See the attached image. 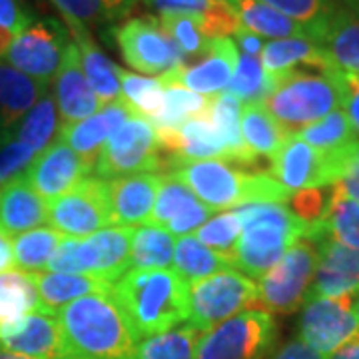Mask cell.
<instances>
[{
	"mask_svg": "<svg viewBox=\"0 0 359 359\" xmlns=\"http://www.w3.org/2000/svg\"><path fill=\"white\" fill-rule=\"evenodd\" d=\"M212 214L214 210L208 208L176 174H162L150 224L184 238L200 230Z\"/></svg>",
	"mask_w": 359,
	"mask_h": 359,
	"instance_id": "obj_18",
	"label": "cell"
},
{
	"mask_svg": "<svg viewBox=\"0 0 359 359\" xmlns=\"http://www.w3.org/2000/svg\"><path fill=\"white\" fill-rule=\"evenodd\" d=\"M158 20H160L162 28L166 30L168 36L174 40V44L178 46L180 52L186 56V65H188V56H200L202 58L208 52V46L212 40L205 39L202 28L194 18L186 16V14L170 13L160 14Z\"/></svg>",
	"mask_w": 359,
	"mask_h": 359,
	"instance_id": "obj_47",
	"label": "cell"
},
{
	"mask_svg": "<svg viewBox=\"0 0 359 359\" xmlns=\"http://www.w3.org/2000/svg\"><path fill=\"white\" fill-rule=\"evenodd\" d=\"M60 13L65 25H80L84 28H98L110 22L104 0H50Z\"/></svg>",
	"mask_w": 359,
	"mask_h": 359,
	"instance_id": "obj_49",
	"label": "cell"
},
{
	"mask_svg": "<svg viewBox=\"0 0 359 359\" xmlns=\"http://www.w3.org/2000/svg\"><path fill=\"white\" fill-rule=\"evenodd\" d=\"M60 359H134L138 337L110 294L80 297L56 311Z\"/></svg>",
	"mask_w": 359,
	"mask_h": 359,
	"instance_id": "obj_1",
	"label": "cell"
},
{
	"mask_svg": "<svg viewBox=\"0 0 359 359\" xmlns=\"http://www.w3.org/2000/svg\"><path fill=\"white\" fill-rule=\"evenodd\" d=\"M242 140H244L248 152L252 156H264V158H273L280 150L283 140L290 136L285 130L269 116L264 108V104H245L242 108Z\"/></svg>",
	"mask_w": 359,
	"mask_h": 359,
	"instance_id": "obj_34",
	"label": "cell"
},
{
	"mask_svg": "<svg viewBox=\"0 0 359 359\" xmlns=\"http://www.w3.org/2000/svg\"><path fill=\"white\" fill-rule=\"evenodd\" d=\"M14 36H16V34H14L13 30H8V28L0 26V60L6 56V52H8V48H11Z\"/></svg>",
	"mask_w": 359,
	"mask_h": 359,
	"instance_id": "obj_59",
	"label": "cell"
},
{
	"mask_svg": "<svg viewBox=\"0 0 359 359\" xmlns=\"http://www.w3.org/2000/svg\"><path fill=\"white\" fill-rule=\"evenodd\" d=\"M172 170L208 208L230 210L248 204H285L287 192L268 170H248L224 160H172L166 158V174Z\"/></svg>",
	"mask_w": 359,
	"mask_h": 359,
	"instance_id": "obj_3",
	"label": "cell"
},
{
	"mask_svg": "<svg viewBox=\"0 0 359 359\" xmlns=\"http://www.w3.org/2000/svg\"><path fill=\"white\" fill-rule=\"evenodd\" d=\"M278 337V325L266 309H245L205 332L196 359H266Z\"/></svg>",
	"mask_w": 359,
	"mask_h": 359,
	"instance_id": "obj_9",
	"label": "cell"
},
{
	"mask_svg": "<svg viewBox=\"0 0 359 359\" xmlns=\"http://www.w3.org/2000/svg\"><path fill=\"white\" fill-rule=\"evenodd\" d=\"M276 84H278V80L266 72L259 58L240 54L236 72H233L226 92L236 96L244 106L245 104H264V100L273 92Z\"/></svg>",
	"mask_w": 359,
	"mask_h": 359,
	"instance_id": "obj_41",
	"label": "cell"
},
{
	"mask_svg": "<svg viewBox=\"0 0 359 359\" xmlns=\"http://www.w3.org/2000/svg\"><path fill=\"white\" fill-rule=\"evenodd\" d=\"M114 39L122 58L142 74H166L186 65V56L166 34L158 16H136L116 26Z\"/></svg>",
	"mask_w": 359,
	"mask_h": 359,
	"instance_id": "obj_12",
	"label": "cell"
},
{
	"mask_svg": "<svg viewBox=\"0 0 359 359\" xmlns=\"http://www.w3.org/2000/svg\"><path fill=\"white\" fill-rule=\"evenodd\" d=\"M210 96L196 94L180 84H164V106L160 114L152 118L158 134L178 132L188 120L208 114Z\"/></svg>",
	"mask_w": 359,
	"mask_h": 359,
	"instance_id": "obj_36",
	"label": "cell"
},
{
	"mask_svg": "<svg viewBox=\"0 0 359 359\" xmlns=\"http://www.w3.org/2000/svg\"><path fill=\"white\" fill-rule=\"evenodd\" d=\"M332 190L337 196H344V198L359 202V138L351 144L344 178L339 180L337 184H334Z\"/></svg>",
	"mask_w": 359,
	"mask_h": 359,
	"instance_id": "obj_53",
	"label": "cell"
},
{
	"mask_svg": "<svg viewBox=\"0 0 359 359\" xmlns=\"http://www.w3.org/2000/svg\"><path fill=\"white\" fill-rule=\"evenodd\" d=\"M240 236H242V219H240L238 210L222 212L216 218L208 219L204 226L196 231V238L205 248H210L218 256L226 257L228 262H231V266H233Z\"/></svg>",
	"mask_w": 359,
	"mask_h": 359,
	"instance_id": "obj_46",
	"label": "cell"
},
{
	"mask_svg": "<svg viewBox=\"0 0 359 359\" xmlns=\"http://www.w3.org/2000/svg\"><path fill=\"white\" fill-rule=\"evenodd\" d=\"M259 62L276 80L295 70L297 66L318 68L321 72L335 68L323 46L308 39L269 40L259 52Z\"/></svg>",
	"mask_w": 359,
	"mask_h": 359,
	"instance_id": "obj_28",
	"label": "cell"
},
{
	"mask_svg": "<svg viewBox=\"0 0 359 359\" xmlns=\"http://www.w3.org/2000/svg\"><path fill=\"white\" fill-rule=\"evenodd\" d=\"M353 295L341 297H308L299 320V337L321 358L358 339L359 327L353 313Z\"/></svg>",
	"mask_w": 359,
	"mask_h": 359,
	"instance_id": "obj_13",
	"label": "cell"
},
{
	"mask_svg": "<svg viewBox=\"0 0 359 359\" xmlns=\"http://www.w3.org/2000/svg\"><path fill=\"white\" fill-rule=\"evenodd\" d=\"M2 238H8V236H4V231L0 230V240H2Z\"/></svg>",
	"mask_w": 359,
	"mask_h": 359,
	"instance_id": "obj_63",
	"label": "cell"
},
{
	"mask_svg": "<svg viewBox=\"0 0 359 359\" xmlns=\"http://www.w3.org/2000/svg\"><path fill=\"white\" fill-rule=\"evenodd\" d=\"M162 174L146 172L108 182L110 224L118 228H132L150 224Z\"/></svg>",
	"mask_w": 359,
	"mask_h": 359,
	"instance_id": "obj_19",
	"label": "cell"
},
{
	"mask_svg": "<svg viewBox=\"0 0 359 359\" xmlns=\"http://www.w3.org/2000/svg\"><path fill=\"white\" fill-rule=\"evenodd\" d=\"M136 112L128 104L118 98L114 102L104 104L96 114H92L86 120H80L74 124H60V140L94 168V162L102 152L104 144Z\"/></svg>",
	"mask_w": 359,
	"mask_h": 359,
	"instance_id": "obj_21",
	"label": "cell"
},
{
	"mask_svg": "<svg viewBox=\"0 0 359 359\" xmlns=\"http://www.w3.org/2000/svg\"><path fill=\"white\" fill-rule=\"evenodd\" d=\"M70 40V32L60 20L40 18L14 36L4 58L26 76L50 82L60 68Z\"/></svg>",
	"mask_w": 359,
	"mask_h": 359,
	"instance_id": "obj_14",
	"label": "cell"
},
{
	"mask_svg": "<svg viewBox=\"0 0 359 359\" xmlns=\"http://www.w3.org/2000/svg\"><path fill=\"white\" fill-rule=\"evenodd\" d=\"M330 359H359V337L353 339V341H349L339 351H335Z\"/></svg>",
	"mask_w": 359,
	"mask_h": 359,
	"instance_id": "obj_58",
	"label": "cell"
},
{
	"mask_svg": "<svg viewBox=\"0 0 359 359\" xmlns=\"http://www.w3.org/2000/svg\"><path fill=\"white\" fill-rule=\"evenodd\" d=\"M36 156L39 154L30 146H26L13 134L0 138V188L25 176Z\"/></svg>",
	"mask_w": 359,
	"mask_h": 359,
	"instance_id": "obj_48",
	"label": "cell"
},
{
	"mask_svg": "<svg viewBox=\"0 0 359 359\" xmlns=\"http://www.w3.org/2000/svg\"><path fill=\"white\" fill-rule=\"evenodd\" d=\"M134 228L110 226L88 238L65 236L54 250L48 269L52 273L96 276L114 285L130 269V245Z\"/></svg>",
	"mask_w": 359,
	"mask_h": 359,
	"instance_id": "obj_6",
	"label": "cell"
},
{
	"mask_svg": "<svg viewBox=\"0 0 359 359\" xmlns=\"http://www.w3.org/2000/svg\"><path fill=\"white\" fill-rule=\"evenodd\" d=\"M172 266L184 282L192 285L194 282H200L214 273L231 269V262L205 248L196 236H184L176 244Z\"/></svg>",
	"mask_w": 359,
	"mask_h": 359,
	"instance_id": "obj_37",
	"label": "cell"
},
{
	"mask_svg": "<svg viewBox=\"0 0 359 359\" xmlns=\"http://www.w3.org/2000/svg\"><path fill=\"white\" fill-rule=\"evenodd\" d=\"M34 20V13L25 0H0V26L13 30L14 34H20Z\"/></svg>",
	"mask_w": 359,
	"mask_h": 359,
	"instance_id": "obj_52",
	"label": "cell"
},
{
	"mask_svg": "<svg viewBox=\"0 0 359 359\" xmlns=\"http://www.w3.org/2000/svg\"><path fill=\"white\" fill-rule=\"evenodd\" d=\"M353 313H355V320H358V327H359V292L353 297Z\"/></svg>",
	"mask_w": 359,
	"mask_h": 359,
	"instance_id": "obj_62",
	"label": "cell"
},
{
	"mask_svg": "<svg viewBox=\"0 0 359 359\" xmlns=\"http://www.w3.org/2000/svg\"><path fill=\"white\" fill-rule=\"evenodd\" d=\"M236 13L240 25L245 30L254 32L262 39L283 40V39H309L308 30L294 22L292 18L273 11L262 0H224Z\"/></svg>",
	"mask_w": 359,
	"mask_h": 359,
	"instance_id": "obj_30",
	"label": "cell"
},
{
	"mask_svg": "<svg viewBox=\"0 0 359 359\" xmlns=\"http://www.w3.org/2000/svg\"><path fill=\"white\" fill-rule=\"evenodd\" d=\"M240 60V48L231 39H214L208 52L196 65L178 66L162 74V84H180L202 96H214L228 88L236 66Z\"/></svg>",
	"mask_w": 359,
	"mask_h": 359,
	"instance_id": "obj_16",
	"label": "cell"
},
{
	"mask_svg": "<svg viewBox=\"0 0 359 359\" xmlns=\"http://www.w3.org/2000/svg\"><path fill=\"white\" fill-rule=\"evenodd\" d=\"M0 359H30V358L16 355V353H11V351H6V349H2V347H0Z\"/></svg>",
	"mask_w": 359,
	"mask_h": 359,
	"instance_id": "obj_61",
	"label": "cell"
},
{
	"mask_svg": "<svg viewBox=\"0 0 359 359\" xmlns=\"http://www.w3.org/2000/svg\"><path fill=\"white\" fill-rule=\"evenodd\" d=\"M146 8L160 14H186L194 18L205 39H230L240 28L236 13L224 0H142Z\"/></svg>",
	"mask_w": 359,
	"mask_h": 359,
	"instance_id": "obj_26",
	"label": "cell"
},
{
	"mask_svg": "<svg viewBox=\"0 0 359 359\" xmlns=\"http://www.w3.org/2000/svg\"><path fill=\"white\" fill-rule=\"evenodd\" d=\"M271 359H325L320 353H316L311 347H308L302 339H292L285 346H282Z\"/></svg>",
	"mask_w": 359,
	"mask_h": 359,
	"instance_id": "obj_54",
	"label": "cell"
},
{
	"mask_svg": "<svg viewBox=\"0 0 359 359\" xmlns=\"http://www.w3.org/2000/svg\"><path fill=\"white\" fill-rule=\"evenodd\" d=\"M110 295L138 339L170 332L190 316V285L174 269L130 268Z\"/></svg>",
	"mask_w": 359,
	"mask_h": 359,
	"instance_id": "obj_2",
	"label": "cell"
},
{
	"mask_svg": "<svg viewBox=\"0 0 359 359\" xmlns=\"http://www.w3.org/2000/svg\"><path fill=\"white\" fill-rule=\"evenodd\" d=\"M252 306H257V283L238 269H226L190 285L188 323L205 334Z\"/></svg>",
	"mask_w": 359,
	"mask_h": 359,
	"instance_id": "obj_10",
	"label": "cell"
},
{
	"mask_svg": "<svg viewBox=\"0 0 359 359\" xmlns=\"http://www.w3.org/2000/svg\"><path fill=\"white\" fill-rule=\"evenodd\" d=\"M164 170L166 160L162 158L158 132L154 124L140 114H134L116 130L94 162L96 178L106 182L146 172L164 174Z\"/></svg>",
	"mask_w": 359,
	"mask_h": 359,
	"instance_id": "obj_7",
	"label": "cell"
},
{
	"mask_svg": "<svg viewBox=\"0 0 359 359\" xmlns=\"http://www.w3.org/2000/svg\"><path fill=\"white\" fill-rule=\"evenodd\" d=\"M92 170L94 168L86 160H82L70 146H66L58 138L34 158V162L26 170L25 178L34 188V192L46 202H52L72 192L80 182L88 178Z\"/></svg>",
	"mask_w": 359,
	"mask_h": 359,
	"instance_id": "obj_17",
	"label": "cell"
},
{
	"mask_svg": "<svg viewBox=\"0 0 359 359\" xmlns=\"http://www.w3.org/2000/svg\"><path fill=\"white\" fill-rule=\"evenodd\" d=\"M351 144L335 152H320L306 144L297 134H290L271 158L269 172L292 194L334 186L344 178Z\"/></svg>",
	"mask_w": 359,
	"mask_h": 359,
	"instance_id": "obj_8",
	"label": "cell"
},
{
	"mask_svg": "<svg viewBox=\"0 0 359 359\" xmlns=\"http://www.w3.org/2000/svg\"><path fill=\"white\" fill-rule=\"evenodd\" d=\"M65 233L54 228H34L11 238L14 264L26 273H40L48 268L54 250L62 242Z\"/></svg>",
	"mask_w": 359,
	"mask_h": 359,
	"instance_id": "obj_39",
	"label": "cell"
},
{
	"mask_svg": "<svg viewBox=\"0 0 359 359\" xmlns=\"http://www.w3.org/2000/svg\"><path fill=\"white\" fill-rule=\"evenodd\" d=\"M330 200H332V194H325L323 188H311V190H299L292 194L290 204H292V212L302 222L316 224L325 216Z\"/></svg>",
	"mask_w": 359,
	"mask_h": 359,
	"instance_id": "obj_50",
	"label": "cell"
},
{
	"mask_svg": "<svg viewBox=\"0 0 359 359\" xmlns=\"http://www.w3.org/2000/svg\"><path fill=\"white\" fill-rule=\"evenodd\" d=\"M202 335L204 334L190 323L178 325L170 332L152 335L140 341L134 359H196Z\"/></svg>",
	"mask_w": 359,
	"mask_h": 359,
	"instance_id": "obj_40",
	"label": "cell"
},
{
	"mask_svg": "<svg viewBox=\"0 0 359 359\" xmlns=\"http://www.w3.org/2000/svg\"><path fill=\"white\" fill-rule=\"evenodd\" d=\"M54 100L58 106L62 124H74L80 120H86L104 106L86 82L80 62V50L74 40L68 42L60 68L56 72Z\"/></svg>",
	"mask_w": 359,
	"mask_h": 359,
	"instance_id": "obj_22",
	"label": "cell"
},
{
	"mask_svg": "<svg viewBox=\"0 0 359 359\" xmlns=\"http://www.w3.org/2000/svg\"><path fill=\"white\" fill-rule=\"evenodd\" d=\"M332 76L341 94V110L346 112L355 132H359V74L332 68Z\"/></svg>",
	"mask_w": 359,
	"mask_h": 359,
	"instance_id": "obj_51",
	"label": "cell"
},
{
	"mask_svg": "<svg viewBox=\"0 0 359 359\" xmlns=\"http://www.w3.org/2000/svg\"><path fill=\"white\" fill-rule=\"evenodd\" d=\"M176 240L160 226L144 224L132 233L130 245V268L168 269L174 264Z\"/></svg>",
	"mask_w": 359,
	"mask_h": 359,
	"instance_id": "obj_35",
	"label": "cell"
},
{
	"mask_svg": "<svg viewBox=\"0 0 359 359\" xmlns=\"http://www.w3.org/2000/svg\"><path fill=\"white\" fill-rule=\"evenodd\" d=\"M14 266V254H13V244H11V238H2L0 240V273L2 271H8Z\"/></svg>",
	"mask_w": 359,
	"mask_h": 359,
	"instance_id": "obj_57",
	"label": "cell"
},
{
	"mask_svg": "<svg viewBox=\"0 0 359 359\" xmlns=\"http://www.w3.org/2000/svg\"><path fill=\"white\" fill-rule=\"evenodd\" d=\"M320 254L308 238L295 242L257 285V304L273 313H294L308 299Z\"/></svg>",
	"mask_w": 359,
	"mask_h": 359,
	"instance_id": "obj_11",
	"label": "cell"
},
{
	"mask_svg": "<svg viewBox=\"0 0 359 359\" xmlns=\"http://www.w3.org/2000/svg\"><path fill=\"white\" fill-rule=\"evenodd\" d=\"M120 94L122 100L128 104L136 114L152 120L160 114L164 106V84L160 78L140 76L136 72H128L118 66Z\"/></svg>",
	"mask_w": 359,
	"mask_h": 359,
	"instance_id": "obj_42",
	"label": "cell"
},
{
	"mask_svg": "<svg viewBox=\"0 0 359 359\" xmlns=\"http://www.w3.org/2000/svg\"><path fill=\"white\" fill-rule=\"evenodd\" d=\"M297 136L306 144H309L311 148L320 150V152L341 150V148H346L347 144H351V142L359 138V134L351 126L349 118L341 108L332 112V114H327L325 118H321L318 122L309 124L304 130H299Z\"/></svg>",
	"mask_w": 359,
	"mask_h": 359,
	"instance_id": "obj_44",
	"label": "cell"
},
{
	"mask_svg": "<svg viewBox=\"0 0 359 359\" xmlns=\"http://www.w3.org/2000/svg\"><path fill=\"white\" fill-rule=\"evenodd\" d=\"M236 44H238V48L248 54V56H256L259 58V52L264 48V40L262 36H257L254 32H250V30H245L244 26H240L238 30H236Z\"/></svg>",
	"mask_w": 359,
	"mask_h": 359,
	"instance_id": "obj_55",
	"label": "cell"
},
{
	"mask_svg": "<svg viewBox=\"0 0 359 359\" xmlns=\"http://www.w3.org/2000/svg\"><path fill=\"white\" fill-rule=\"evenodd\" d=\"M335 68L359 74V16L346 6H335L321 40Z\"/></svg>",
	"mask_w": 359,
	"mask_h": 359,
	"instance_id": "obj_32",
	"label": "cell"
},
{
	"mask_svg": "<svg viewBox=\"0 0 359 359\" xmlns=\"http://www.w3.org/2000/svg\"><path fill=\"white\" fill-rule=\"evenodd\" d=\"M58 106L50 92L34 104V108L20 120V124L11 132L26 146H30L36 154L44 152L50 146L56 134H60Z\"/></svg>",
	"mask_w": 359,
	"mask_h": 359,
	"instance_id": "obj_38",
	"label": "cell"
},
{
	"mask_svg": "<svg viewBox=\"0 0 359 359\" xmlns=\"http://www.w3.org/2000/svg\"><path fill=\"white\" fill-rule=\"evenodd\" d=\"M264 108L287 134H297L309 124L341 108V94L332 70L309 74L292 70L278 78Z\"/></svg>",
	"mask_w": 359,
	"mask_h": 359,
	"instance_id": "obj_5",
	"label": "cell"
},
{
	"mask_svg": "<svg viewBox=\"0 0 359 359\" xmlns=\"http://www.w3.org/2000/svg\"><path fill=\"white\" fill-rule=\"evenodd\" d=\"M0 347L30 359H60V330L56 316L28 313L0 332Z\"/></svg>",
	"mask_w": 359,
	"mask_h": 359,
	"instance_id": "obj_23",
	"label": "cell"
},
{
	"mask_svg": "<svg viewBox=\"0 0 359 359\" xmlns=\"http://www.w3.org/2000/svg\"><path fill=\"white\" fill-rule=\"evenodd\" d=\"M262 2H266L273 11L304 26L308 30L309 39L318 42L320 46L327 22L337 6L334 0H262Z\"/></svg>",
	"mask_w": 359,
	"mask_h": 359,
	"instance_id": "obj_43",
	"label": "cell"
},
{
	"mask_svg": "<svg viewBox=\"0 0 359 359\" xmlns=\"http://www.w3.org/2000/svg\"><path fill=\"white\" fill-rule=\"evenodd\" d=\"M50 92V82L26 76L0 60V138L8 136L40 98Z\"/></svg>",
	"mask_w": 359,
	"mask_h": 359,
	"instance_id": "obj_24",
	"label": "cell"
},
{
	"mask_svg": "<svg viewBox=\"0 0 359 359\" xmlns=\"http://www.w3.org/2000/svg\"><path fill=\"white\" fill-rule=\"evenodd\" d=\"M347 6V11H351V13L359 16V0H344Z\"/></svg>",
	"mask_w": 359,
	"mask_h": 359,
	"instance_id": "obj_60",
	"label": "cell"
},
{
	"mask_svg": "<svg viewBox=\"0 0 359 359\" xmlns=\"http://www.w3.org/2000/svg\"><path fill=\"white\" fill-rule=\"evenodd\" d=\"M40 311V299L32 273L8 269L0 273V332L28 313Z\"/></svg>",
	"mask_w": 359,
	"mask_h": 359,
	"instance_id": "obj_33",
	"label": "cell"
},
{
	"mask_svg": "<svg viewBox=\"0 0 359 359\" xmlns=\"http://www.w3.org/2000/svg\"><path fill=\"white\" fill-rule=\"evenodd\" d=\"M44 222H48V202L34 192L25 176L0 188V230L4 236L14 238Z\"/></svg>",
	"mask_w": 359,
	"mask_h": 359,
	"instance_id": "obj_25",
	"label": "cell"
},
{
	"mask_svg": "<svg viewBox=\"0 0 359 359\" xmlns=\"http://www.w3.org/2000/svg\"><path fill=\"white\" fill-rule=\"evenodd\" d=\"M104 2H106V11L110 16V22H112L118 18H124L134 8V4L140 0H104Z\"/></svg>",
	"mask_w": 359,
	"mask_h": 359,
	"instance_id": "obj_56",
	"label": "cell"
},
{
	"mask_svg": "<svg viewBox=\"0 0 359 359\" xmlns=\"http://www.w3.org/2000/svg\"><path fill=\"white\" fill-rule=\"evenodd\" d=\"M238 214L242 236L233 268L248 273V278H264L295 242L309 236V224L285 204H248L238 208Z\"/></svg>",
	"mask_w": 359,
	"mask_h": 359,
	"instance_id": "obj_4",
	"label": "cell"
},
{
	"mask_svg": "<svg viewBox=\"0 0 359 359\" xmlns=\"http://www.w3.org/2000/svg\"><path fill=\"white\" fill-rule=\"evenodd\" d=\"M40 299V311L56 316L58 309L76 302L80 297L94 294H110L112 283L96 276H74V273H32Z\"/></svg>",
	"mask_w": 359,
	"mask_h": 359,
	"instance_id": "obj_27",
	"label": "cell"
},
{
	"mask_svg": "<svg viewBox=\"0 0 359 359\" xmlns=\"http://www.w3.org/2000/svg\"><path fill=\"white\" fill-rule=\"evenodd\" d=\"M318 244V269L308 297H341L359 292V250L323 236Z\"/></svg>",
	"mask_w": 359,
	"mask_h": 359,
	"instance_id": "obj_20",
	"label": "cell"
},
{
	"mask_svg": "<svg viewBox=\"0 0 359 359\" xmlns=\"http://www.w3.org/2000/svg\"><path fill=\"white\" fill-rule=\"evenodd\" d=\"M48 224L70 238H84L110 228L108 182L88 176L72 192L48 202Z\"/></svg>",
	"mask_w": 359,
	"mask_h": 359,
	"instance_id": "obj_15",
	"label": "cell"
},
{
	"mask_svg": "<svg viewBox=\"0 0 359 359\" xmlns=\"http://www.w3.org/2000/svg\"><path fill=\"white\" fill-rule=\"evenodd\" d=\"M66 28L80 50L82 72H84L92 92L98 96V100L102 104L118 100V96H120L118 66L98 48L88 28L80 25H66Z\"/></svg>",
	"mask_w": 359,
	"mask_h": 359,
	"instance_id": "obj_29",
	"label": "cell"
},
{
	"mask_svg": "<svg viewBox=\"0 0 359 359\" xmlns=\"http://www.w3.org/2000/svg\"><path fill=\"white\" fill-rule=\"evenodd\" d=\"M323 233L339 244L359 250V202L337 196L332 190V200L325 216L320 219Z\"/></svg>",
	"mask_w": 359,
	"mask_h": 359,
	"instance_id": "obj_45",
	"label": "cell"
},
{
	"mask_svg": "<svg viewBox=\"0 0 359 359\" xmlns=\"http://www.w3.org/2000/svg\"><path fill=\"white\" fill-rule=\"evenodd\" d=\"M242 108H244V104L236 96H231L230 92L224 90L219 94L210 96V106H208L205 118L222 134L226 148L230 152V162L238 164V166L254 168L257 166V158L248 152L244 140H242V128H240Z\"/></svg>",
	"mask_w": 359,
	"mask_h": 359,
	"instance_id": "obj_31",
	"label": "cell"
}]
</instances>
